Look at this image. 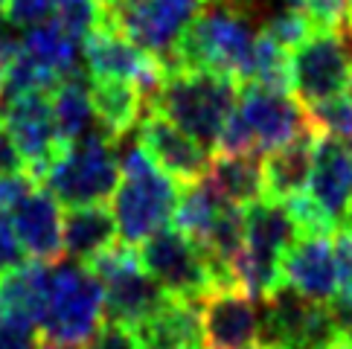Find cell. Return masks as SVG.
<instances>
[{
    "label": "cell",
    "mask_w": 352,
    "mask_h": 349,
    "mask_svg": "<svg viewBox=\"0 0 352 349\" xmlns=\"http://www.w3.org/2000/svg\"><path fill=\"white\" fill-rule=\"evenodd\" d=\"M306 192L338 227L346 207L352 204V146L318 134Z\"/></svg>",
    "instance_id": "cell-17"
},
{
    "label": "cell",
    "mask_w": 352,
    "mask_h": 349,
    "mask_svg": "<svg viewBox=\"0 0 352 349\" xmlns=\"http://www.w3.org/2000/svg\"><path fill=\"white\" fill-rule=\"evenodd\" d=\"M314 143H318V131H306L276 152H268L262 160V172H265V198L274 201H285L309 186L311 160H314Z\"/></svg>",
    "instance_id": "cell-22"
},
{
    "label": "cell",
    "mask_w": 352,
    "mask_h": 349,
    "mask_svg": "<svg viewBox=\"0 0 352 349\" xmlns=\"http://www.w3.org/2000/svg\"><path fill=\"white\" fill-rule=\"evenodd\" d=\"M335 349H352V341H349V344H341V346H335Z\"/></svg>",
    "instance_id": "cell-43"
},
{
    "label": "cell",
    "mask_w": 352,
    "mask_h": 349,
    "mask_svg": "<svg viewBox=\"0 0 352 349\" xmlns=\"http://www.w3.org/2000/svg\"><path fill=\"white\" fill-rule=\"evenodd\" d=\"M3 9H6V0H0V18H3Z\"/></svg>",
    "instance_id": "cell-42"
},
{
    "label": "cell",
    "mask_w": 352,
    "mask_h": 349,
    "mask_svg": "<svg viewBox=\"0 0 352 349\" xmlns=\"http://www.w3.org/2000/svg\"><path fill=\"white\" fill-rule=\"evenodd\" d=\"M228 201L212 190V183L207 178H201L190 186H184V192L178 195V204H175V230H181L184 236H190L195 245H204L210 230L216 227L219 216L224 213Z\"/></svg>",
    "instance_id": "cell-26"
},
{
    "label": "cell",
    "mask_w": 352,
    "mask_h": 349,
    "mask_svg": "<svg viewBox=\"0 0 352 349\" xmlns=\"http://www.w3.org/2000/svg\"><path fill=\"white\" fill-rule=\"evenodd\" d=\"M349 32H352V23H349Z\"/></svg>",
    "instance_id": "cell-46"
},
{
    "label": "cell",
    "mask_w": 352,
    "mask_h": 349,
    "mask_svg": "<svg viewBox=\"0 0 352 349\" xmlns=\"http://www.w3.org/2000/svg\"><path fill=\"white\" fill-rule=\"evenodd\" d=\"M12 172H23V160H21L15 140H12V134L0 122V174H12Z\"/></svg>",
    "instance_id": "cell-37"
},
{
    "label": "cell",
    "mask_w": 352,
    "mask_h": 349,
    "mask_svg": "<svg viewBox=\"0 0 352 349\" xmlns=\"http://www.w3.org/2000/svg\"><path fill=\"white\" fill-rule=\"evenodd\" d=\"M105 291V317L120 320L129 326H146L157 311L169 303V294L155 282V277L143 268L137 247L114 245L102 256L87 262Z\"/></svg>",
    "instance_id": "cell-8"
},
{
    "label": "cell",
    "mask_w": 352,
    "mask_h": 349,
    "mask_svg": "<svg viewBox=\"0 0 352 349\" xmlns=\"http://www.w3.org/2000/svg\"><path fill=\"white\" fill-rule=\"evenodd\" d=\"M61 210L56 195L47 190H32L21 198L12 210V224H15L18 242L32 262L44 265H58L65 254V230H61Z\"/></svg>",
    "instance_id": "cell-16"
},
{
    "label": "cell",
    "mask_w": 352,
    "mask_h": 349,
    "mask_svg": "<svg viewBox=\"0 0 352 349\" xmlns=\"http://www.w3.org/2000/svg\"><path fill=\"white\" fill-rule=\"evenodd\" d=\"M18 47H21V41L3 27V23H0V93H3V85H6V76L12 70V61H15V56H18Z\"/></svg>",
    "instance_id": "cell-38"
},
{
    "label": "cell",
    "mask_w": 352,
    "mask_h": 349,
    "mask_svg": "<svg viewBox=\"0 0 352 349\" xmlns=\"http://www.w3.org/2000/svg\"><path fill=\"white\" fill-rule=\"evenodd\" d=\"M137 256L172 300L201 303L216 291V277L204 251L175 227L157 230L152 239L137 247Z\"/></svg>",
    "instance_id": "cell-9"
},
{
    "label": "cell",
    "mask_w": 352,
    "mask_h": 349,
    "mask_svg": "<svg viewBox=\"0 0 352 349\" xmlns=\"http://www.w3.org/2000/svg\"><path fill=\"white\" fill-rule=\"evenodd\" d=\"M23 262V247L18 242L15 224H12L9 213H0V273L18 268Z\"/></svg>",
    "instance_id": "cell-35"
},
{
    "label": "cell",
    "mask_w": 352,
    "mask_h": 349,
    "mask_svg": "<svg viewBox=\"0 0 352 349\" xmlns=\"http://www.w3.org/2000/svg\"><path fill=\"white\" fill-rule=\"evenodd\" d=\"M58 3L61 0H6L3 18L12 27H38V23H50L58 15Z\"/></svg>",
    "instance_id": "cell-32"
},
{
    "label": "cell",
    "mask_w": 352,
    "mask_h": 349,
    "mask_svg": "<svg viewBox=\"0 0 352 349\" xmlns=\"http://www.w3.org/2000/svg\"><path fill=\"white\" fill-rule=\"evenodd\" d=\"M82 58H85L87 79L134 82V85H140L146 93L155 91V85L160 82L163 70H166V65H163L160 58L146 53L143 47H137L129 35L117 27L114 18H111V6H108V18L102 27H96L94 32L85 35Z\"/></svg>",
    "instance_id": "cell-11"
},
{
    "label": "cell",
    "mask_w": 352,
    "mask_h": 349,
    "mask_svg": "<svg viewBox=\"0 0 352 349\" xmlns=\"http://www.w3.org/2000/svg\"><path fill=\"white\" fill-rule=\"evenodd\" d=\"M38 349H76V346H65V344H50V341H41Z\"/></svg>",
    "instance_id": "cell-40"
},
{
    "label": "cell",
    "mask_w": 352,
    "mask_h": 349,
    "mask_svg": "<svg viewBox=\"0 0 352 349\" xmlns=\"http://www.w3.org/2000/svg\"><path fill=\"white\" fill-rule=\"evenodd\" d=\"M105 317V291L85 262H58L50 277V297L38 323L41 341L82 346L96 335Z\"/></svg>",
    "instance_id": "cell-5"
},
{
    "label": "cell",
    "mask_w": 352,
    "mask_h": 349,
    "mask_svg": "<svg viewBox=\"0 0 352 349\" xmlns=\"http://www.w3.org/2000/svg\"><path fill=\"white\" fill-rule=\"evenodd\" d=\"M117 143L120 140L108 137L102 128H91L65 148V155L47 172L44 186L67 210L105 204L108 198H114L122 174V160H117Z\"/></svg>",
    "instance_id": "cell-6"
},
{
    "label": "cell",
    "mask_w": 352,
    "mask_h": 349,
    "mask_svg": "<svg viewBox=\"0 0 352 349\" xmlns=\"http://www.w3.org/2000/svg\"><path fill=\"white\" fill-rule=\"evenodd\" d=\"M50 99H53V114H56L58 134L67 146L73 140H79L82 134L91 131L96 117H94V102H91V85H87L85 76H79V73L65 76L53 87Z\"/></svg>",
    "instance_id": "cell-27"
},
{
    "label": "cell",
    "mask_w": 352,
    "mask_h": 349,
    "mask_svg": "<svg viewBox=\"0 0 352 349\" xmlns=\"http://www.w3.org/2000/svg\"><path fill=\"white\" fill-rule=\"evenodd\" d=\"M178 195V183L163 169H157L140 146L129 148V155L122 157L117 192L111 198L122 245L140 247L157 230L166 227L175 216Z\"/></svg>",
    "instance_id": "cell-4"
},
{
    "label": "cell",
    "mask_w": 352,
    "mask_h": 349,
    "mask_svg": "<svg viewBox=\"0 0 352 349\" xmlns=\"http://www.w3.org/2000/svg\"><path fill=\"white\" fill-rule=\"evenodd\" d=\"M76 44L79 41L58 21H50L23 32L21 53L61 82L70 73H76Z\"/></svg>",
    "instance_id": "cell-25"
},
{
    "label": "cell",
    "mask_w": 352,
    "mask_h": 349,
    "mask_svg": "<svg viewBox=\"0 0 352 349\" xmlns=\"http://www.w3.org/2000/svg\"><path fill=\"white\" fill-rule=\"evenodd\" d=\"M262 30H265L274 41H280L285 49H294L306 35L314 32V23L309 21L303 9H285L280 15H274Z\"/></svg>",
    "instance_id": "cell-31"
},
{
    "label": "cell",
    "mask_w": 352,
    "mask_h": 349,
    "mask_svg": "<svg viewBox=\"0 0 352 349\" xmlns=\"http://www.w3.org/2000/svg\"><path fill=\"white\" fill-rule=\"evenodd\" d=\"M192 12L195 0H137L129 6H111V18L137 47L169 65Z\"/></svg>",
    "instance_id": "cell-13"
},
{
    "label": "cell",
    "mask_w": 352,
    "mask_h": 349,
    "mask_svg": "<svg viewBox=\"0 0 352 349\" xmlns=\"http://www.w3.org/2000/svg\"><path fill=\"white\" fill-rule=\"evenodd\" d=\"M306 114L318 134L335 137V140L352 146V91L335 99H326V102L309 105Z\"/></svg>",
    "instance_id": "cell-29"
},
{
    "label": "cell",
    "mask_w": 352,
    "mask_h": 349,
    "mask_svg": "<svg viewBox=\"0 0 352 349\" xmlns=\"http://www.w3.org/2000/svg\"><path fill=\"white\" fill-rule=\"evenodd\" d=\"M61 230H65V254L73 262H85V265L111 251L120 236L114 210L105 204L70 207L61 218Z\"/></svg>",
    "instance_id": "cell-19"
},
{
    "label": "cell",
    "mask_w": 352,
    "mask_h": 349,
    "mask_svg": "<svg viewBox=\"0 0 352 349\" xmlns=\"http://www.w3.org/2000/svg\"><path fill=\"white\" fill-rule=\"evenodd\" d=\"M146 349H166V346H146Z\"/></svg>",
    "instance_id": "cell-45"
},
{
    "label": "cell",
    "mask_w": 352,
    "mask_h": 349,
    "mask_svg": "<svg viewBox=\"0 0 352 349\" xmlns=\"http://www.w3.org/2000/svg\"><path fill=\"white\" fill-rule=\"evenodd\" d=\"M341 224H344V230H346V236H352V204L346 207V213H344Z\"/></svg>",
    "instance_id": "cell-39"
},
{
    "label": "cell",
    "mask_w": 352,
    "mask_h": 349,
    "mask_svg": "<svg viewBox=\"0 0 352 349\" xmlns=\"http://www.w3.org/2000/svg\"><path fill=\"white\" fill-rule=\"evenodd\" d=\"M0 122L15 140L23 169L35 181H44L47 172L56 166V160L65 155L67 143L61 140L56 114H53V99L50 93H21L0 102Z\"/></svg>",
    "instance_id": "cell-10"
},
{
    "label": "cell",
    "mask_w": 352,
    "mask_h": 349,
    "mask_svg": "<svg viewBox=\"0 0 352 349\" xmlns=\"http://www.w3.org/2000/svg\"><path fill=\"white\" fill-rule=\"evenodd\" d=\"M96 126L108 137L120 140L122 134L137 128V122L148 108V93L134 82L120 79H87Z\"/></svg>",
    "instance_id": "cell-20"
},
{
    "label": "cell",
    "mask_w": 352,
    "mask_h": 349,
    "mask_svg": "<svg viewBox=\"0 0 352 349\" xmlns=\"http://www.w3.org/2000/svg\"><path fill=\"white\" fill-rule=\"evenodd\" d=\"M314 126L306 108L292 93L268 91L262 85H239V102L219 137V155H245V152H276Z\"/></svg>",
    "instance_id": "cell-3"
},
{
    "label": "cell",
    "mask_w": 352,
    "mask_h": 349,
    "mask_svg": "<svg viewBox=\"0 0 352 349\" xmlns=\"http://www.w3.org/2000/svg\"><path fill=\"white\" fill-rule=\"evenodd\" d=\"M111 6H129V3H137V0H105Z\"/></svg>",
    "instance_id": "cell-41"
},
{
    "label": "cell",
    "mask_w": 352,
    "mask_h": 349,
    "mask_svg": "<svg viewBox=\"0 0 352 349\" xmlns=\"http://www.w3.org/2000/svg\"><path fill=\"white\" fill-rule=\"evenodd\" d=\"M35 186V178L30 172H12L0 174V213L15 210V204Z\"/></svg>",
    "instance_id": "cell-36"
},
{
    "label": "cell",
    "mask_w": 352,
    "mask_h": 349,
    "mask_svg": "<svg viewBox=\"0 0 352 349\" xmlns=\"http://www.w3.org/2000/svg\"><path fill=\"white\" fill-rule=\"evenodd\" d=\"M349 23H352V0H349Z\"/></svg>",
    "instance_id": "cell-44"
},
{
    "label": "cell",
    "mask_w": 352,
    "mask_h": 349,
    "mask_svg": "<svg viewBox=\"0 0 352 349\" xmlns=\"http://www.w3.org/2000/svg\"><path fill=\"white\" fill-rule=\"evenodd\" d=\"M204 178L233 207H248L265 198V172H262V160L256 152L216 155Z\"/></svg>",
    "instance_id": "cell-23"
},
{
    "label": "cell",
    "mask_w": 352,
    "mask_h": 349,
    "mask_svg": "<svg viewBox=\"0 0 352 349\" xmlns=\"http://www.w3.org/2000/svg\"><path fill=\"white\" fill-rule=\"evenodd\" d=\"M245 82L262 85V87H268V91L288 93L292 91V49H285L280 41H274L265 30H259Z\"/></svg>",
    "instance_id": "cell-28"
},
{
    "label": "cell",
    "mask_w": 352,
    "mask_h": 349,
    "mask_svg": "<svg viewBox=\"0 0 352 349\" xmlns=\"http://www.w3.org/2000/svg\"><path fill=\"white\" fill-rule=\"evenodd\" d=\"M146 346L166 349H204V326H201V303L172 300L157 315L140 326Z\"/></svg>",
    "instance_id": "cell-24"
},
{
    "label": "cell",
    "mask_w": 352,
    "mask_h": 349,
    "mask_svg": "<svg viewBox=\"0 0 352 349\" xmlns=\"http://www.w3.org/2000/svg\"><path fill=\"white\" fill-rule=\"evenodd\" d=\"M108 18V3L105 0H61L56 21L65 27L76 41H85L87 32L102 27Z\"/></svg>",
    "instance_id": "cell-30"
},
{
    "label": "cell",
    "mask_w": 352,
    "mask_h": 349,
    "mask_svg": "<svg viewBox=\"0 0 352 349\" xmlns=\"http://www.w3.org/2000/svg\"><path fill=\"white\" fill-rule=\"evenodd\" d=\"M50 277H53V265L32 259L0 273V315L32 323L38 329L50 297Z\"/></svg>",
    "instance_id": "cell-18"
},
{
    "label": "cell",
    "mask_w": 352,
    "mask_h": 349,
    "mask_svg": "<svg viewBox=\"0 0 352 349\" xmlns=\"http://www.w3.org/2000/svg\"><path fill=\"white\" fill-rule=\"evenodd\" d=\"M256 35V9L250 0H195V12L166 67L216 70L242 85Z\"/></svg>",
    "instance_id": "cell-1"
},
{
    "label": "cell",
    "mask_w": 352,
    "mask_h": 349,
    "mask_svg": "<svg viewBox=\"0 0 352 349\" xmlns=\"http://www.w3.org/2000/svg\"><path fill=\"white\" fill-rule=\"evenodd\" d=\"M204 349H262V311L242 289H219L201 300Z\"/></svg>",
    "instance_id": "cell-14"
},
{
    "label": "cell",
    "mask_w": 352,
    "mask_h": 349,
    "mask_svg": "<svg viewBox=\"0 0 352 349\" xmlns=\"http://www.w3.org/2000/svg\"><path fill=\"white\" fill-rule=\"evenodd\" d=\"M283 285H288L300 297L311 303H335L341 291V273H338V251L335 236H300L288 247L283 262Z\"/></svg>",
    "instance_id": "cell-15"
},
{
    "label": "cell",
    "mask_w": 352,
    "mask_h": 349,
    "mask_svg": "<svg viewBox=\"0 0 352 349\" xmlns=\"http://www.w3.org/2000/svg\"><path fill=\"white\" fill-rule=\"evenodd\" d=\"M236 102L239 82L233 76L190 67H166L155 91L148 93V105L169 117L204 148L219 146Z\"/></svg>",
    "instance_id": "cell-2"
},
{
    "label": "cell",
    "mask_w": 352,
    "mask_h": 349,
    "mask_svg": "<svg viewBox=\"0 0 352 349\" xmlns=\"http://www.w3.org/2000/svg\"><path fill=\"white\" fill-rule=\"evenodd\" d=\"M41 338L32 323L0 315V349H38Z\"/></svg>",
    "instance_id": "cell-34"
},
{
    "label": "cell",
    "mask_w": 352,
    "mask_h": 349,
    "mask_svg": "<svg viewBox=\"0 0 352 349\" xmlns=\"http://www.w3.org/2000/svg\"><path fill=\"white\" fill-rule=\"evenodd\" d=\"M137 146L152 157V164L163 169L175 183L190 186L210 172V148L192 140L184 128H178L169 117L148 105L137 122Z\"/></svg>",
    "instance_id": "cell-12"
},
{
    "label": "cell",
    "mask_w": 352,
    "mask_h": 349,
    "mask_svg": "<svg viewBox=\"0 0 352 349\" xmlns=\"http://www.w3.org/2000/svg\"><path fill=\"white\" fill-rule=\"evenodd\" d=\"M245 210V251L283 262L285 251L300 239V230L288 213V207L274 198H259V201L242 207Z\"/></svg>",
    "instance_id": "cell-21"
},
{
    "label": "cell",
    "mask_w": 352,
    "mask_h": 349,
    "mask_svg": "<svg viewBox=\"0 0 352 349\" xmlns=\"http://www.w3.org/2000/svg\"><path fill=\"white\" fill-rule=\"evenodd\" d=\"M87 349H146V341L137 326L120 320H105L96 335L87 341Z\"/></svg>",
    "instance_id": "cell-33"
},
{
    "label": "cell",
    "mask_w": 352,
    "mask_h": 349,
    "mask_svg": "<svg viewBox=\"0 0 352 349\" xmlns=\"http://www.w3.org/2000/svg\"><path fill=\"white\" fill-rule=\"evenodd\" d=\"M292 91L303 108L352 91V32L314 30L292 49Z\"/></svg>",
    "instance_id": "cell-7"
}]
</instances>
